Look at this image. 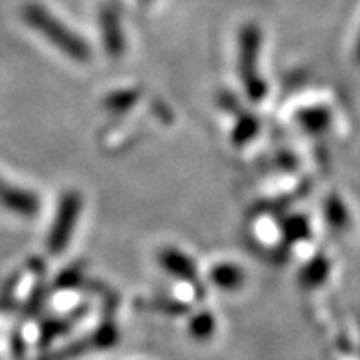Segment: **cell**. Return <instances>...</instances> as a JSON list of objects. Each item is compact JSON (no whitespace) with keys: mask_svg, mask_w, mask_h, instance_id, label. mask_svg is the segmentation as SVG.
I'll return each instance as SVG.
<instances>
[{"mask_svg":"<svg viewBox=\"0 0 360 360\" xmlns=\"http://www.w3.org/2000/svg\"><path fill=\"white\" fill-rule=\"evenodd\" d=\"M24 15H26L27 22L32 24L37 32H41L51 44L57 46L63 53H66V57L77 60V63L90 60V46L82 41L77 33H73L72 30L64 26L60 20L51 17L44 8H41V6H27Z\"/></svg>","mask_w":360,"mask_h":360,"instance_id":"obj_1","label":"cell"},{"mask_svg":"<svg viewBox=\"0 0 360 360\" xmlns=\"http://www.w3.org/2000/svg\"><path fill=\"white\" fill-rule=\"evenodd\" d=\"M214 329L216 322L209 313L196 315L191 322V335L196 338V340H209V338L214 335Z\"/></svg>","mask_w":360,"mask_h":360,"instance_id":"obj_8","label":"cell"},{"mask_svg":"<svg viewBox=\"0 0 360 360\" xmlns=\"http://www.w3.org/2000/svg\"><path fill=\"white\" fill-rule=\"evenodd\" d=\"M210 278H212V282H214L218 288L225 289V291H233V289L242 285L243 273L240 271V267H236V265L221 264L212 269Z\"/></svg>","mask_w":360,"mask_h":360,"instance_id":"obj_7","label":"cell"},{"mask_svg":"<svg viewBox=\"0 0 360 360\" xmlns=\"http://www.w3.org/2000/svg\"><path fill=\"white\" fill-rule=\"evenodd\" d=\"M356 55H359V59H360V42H359V50H356Z\"/></svg>","mask_w":360,"mask_h":360,"instance_id":"obj_11","label":"cell"},{"mask_svg":"<svg viewBox=\"0 0 360 360\" xmlns=\"http://www.w3.org/2000/svg\"><path fill=\"white\" fill-rule=\"evenodd\" d=\"M258 132V123H256V119L251 117V115H243L240 119V123L236 124V130L233 134V141L236 145H245L251 137L256 136Z\"/></svg>","mask_w":360,"mask_h":360,"instance_id":"obj_10","label":"cell"},{"mask_svg":"<svg viewBox=\"0 0 360 360\" xmlns=\"http://www.w3.org/2000/svg\"><path fill=\"white\" fill-rule=\"evenodd\" d=\"M81 209L82 200L77 192L64 194L59 203V210H57L53 225H51L50 236H48V251L51 255H59V252H63L68 247V242L72 240L73 229L77 225Z\"/></svg>","mask_w":360,"mask_h":360,"instance_id":"obj_3","label":"cell"},{"mask_svg":"<svg viewBox=\"0 0 360 360\" xmlns=\"http://www.w3.org/2000/svg\"><path fill=\"white\" fill-rule=\"evenodd\" d=\"M161 264L167 271L174 273L179 278L194 280L196 278V267L188 260L183 252L176 251V249H165L161 252Z\"/></svg>","mask_w":360,"mask_h":360,"instance_id":"obj_6","label":"cell"},{"mask_svg":"<svg viewBox=\"0 0 360 360\" xmlns=\"http://www.w3.org/2000/svg\"><path fill=\"white\" fill-rule=\"evenodd\" d=\"M0 205L24 218H32L39 212V198L30 191L9 185L0 178Z\"/></svg>","mask_w":360,"mask_h":360,"instance_id":"obj_4","label":"cell"},{"mask_svg":"<svg viewBox=\"0 0 360 360\" xmlns=\"http://www.w3.org/2000/svg\"><path fill=\"white\" fill-rule=\"evenodd\" d=\"M137 101V91L136 90H121L115 91L106 99V106L112 112H124V110L132 108Z\"/></svg>","mask_w":360,"mask_h":360,"instance_id":"obj_9","label":"cell"},{"mask_svg":"<svg viewBox=\"0 0 360 360\" xmlns=\"http://www.w3.org/2000/svg\"><path fill=\"white\" fill-rule=\"evenodd\" d=\"M101 24H103V37H105V46L112 57H119L123 53L124 41L121 27H119L117 15L112 9H105L101 13Z\"/></svg>","mask_w":360,"mask_h":360,"instance_id":"obj_5","label":"cell"},{"mask_svg":"<svg viewBox=\"0 0 360 360\" xmlns=\"http://www.w3.org/2000/svg\"><path fill=\"white\" fill-rule=\"evenodd\" d=\"M260 50H262V32L255 24L243 26L240 33V77L247 90V96L252 101H262L265 97V81L260 72Z\"/></svg>","mask_w":360,"mask_h":360,"instance_id":"obj_2","label":"cell"}]
</instances>
